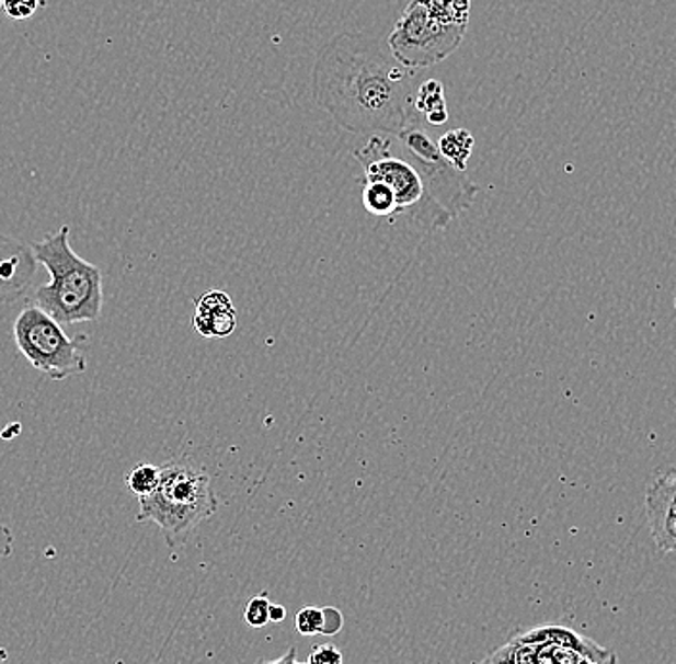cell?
<instances>
[{
  "mask_svg": "<svg viewBox=\"0 0 676 664\" xmlns=\"http://www.w3.org/2000/svg\"><path fill=\"white\" fill-rule=\"evenodd\" d=\"M270 607H272V602L267 595L260 594L252 597L244 609V622L250 628H264L270 622Z\"/></svg>",
  "mask_w": 676,
  "mask_h": 664,
  "instance_id": "cell-17",
  "label": "cell"
},
{
  "mask_svg": "<svg viewBox=\"0 0 676 664\" xmlns=\"http://www.w3.org/2000/svg\"><path fill=\"white\" fill-rule=\"evenodd\" d=\"M364 170V181L389 186L398 204V216H410L428 229H444L451 216L444 211L433 196L420 171L400 150L394 137L371 135L364 147L354 152Z\"/></svg>",
  "mask_w": 676,
  "mask_h": 664,
  "instance_id": "cell-5",
  "label": "cell"
},
{
  "mask_svg": "<svg viewBox=\"0 0 676 664\" xmlns=\"http://www.w3.org/2000/svg\"><path fill=\"white\" fill-rule=\"evenodd\" d=\"M522 643H542V645H558V648L571 649L576 651L578 655H591L592 651H601L598 645H592L591 641H586V638H581L578 633L569 630V628H561V626H542V628H535L530 632L523 633L519 638H515Z\"/></svg>",
  "mask_w": 676,
  "mask_h": 664,
  "instance_id": "cell-11",
  "label": "cell"
},
{
  "mask_svg": "<svg viewBox=\"0 0 676 664\" xmlns=\"http://www.w3.org/2000/svg\"><path fill=\"white\" fill-rule=\"evenodd\" d=\"M296 655H298V653H296V648H290L285 655L277 656V659H273V661H260L257 664H306L298 663V661H296Z\"/></svg>",
  "mask_w": 676,
  "mask_h": 664,
  "instance_id": "cell-22",
  "label": "cell"
},
{
  "mask_svg": "<svg viewBox=\"0 0 676 664\" xmlns=\"http://www.w3.org/2000/svg\"><path fill=\"white\" fill-rule=\"evenodd\" d=\"M469 9V0H412L390 33L387 47L408 70H427L461 47Z\"/></svg>",
  "mask_w": 676,
  "mask_h": 664,
  "instance_id": "cell-4",
  "label": "cell"
},
{
  "mask_svg": "<svg viewBox=\"0 0 676 664\" xmlns=\"http://www.w3.org/2000/svg\"><path fill=\"white\" fill-rule=\"evenodd\" d=\"M160 484V467L150 463H139L127 474V488L137 497H147Z\"/></svg>",
  "mask_w": 676,
  "mask_h": 664,
  "instance_id": "cell-15",
  "label": "cell"
},
{
  "mask_svg": "<svg viewBox=\"0 0 676 664\" xmlns=\"http://www.w3.org/2000/svg\"><path fill=\"white\" fill-rule=\"evenodd\" d=\"M37 265L32 244L0 237V304L20 300L27 293Z\"/></svg>",
  "mask_w": 676,
  "mask_h": 664,
  "instance_id": "cell-9",
  "label": "cell"
},
{
  "mask_svg": "<svg viewBox=\"0 0 676 664\" xmlns=\"http://www.w3.org/2000/svg\"><path fill=\"white\" fill-rule=\"evenodd\" d=\"M287 617V609L283 607V605H273L270 607V622H275V625H279Z\"/></svg>",
  "mask_w": 676,
  "mask_h": 664,
  "instance_id": "cell-23",
  "label": "cell"
},
{
  "mask_svg": "<svg viewBox=\"0 0 676 664\" xmlns=\"http://www.w3.org/2000/svg\"><path fill=\"white\" fill-rule=\"evenodd\" d=\"M295 628L302 636H326V607H302L296 613Z\"/></svg>",
  "mask_w": 676,
  "mask_h": 664,
  "instance_id": "cell-16",
  "label": "cell"
},
{
  "mask_svg": "<svg viewBox=\"0 0 676 664\" xmlns=\"http://www.w3.org/2000/svg\"><path fill=\"white\" fill-rule=\"evenodd\" d=\"M14 551V534L9 526L0 525V563Z\"/></svg>",
  "mask_w": 676,
  "mask_h": 664,
  "instance_id": "cell-21",
  "label": "cell"
},
{
  "mask_svg": "<svg viewBox=\"0 0 676 664\" xmlns=\"http://www.w3.org/2000/svg\"><path fill=\"white\" fill-rule=\"evenodd\" d=\"M14 342L25 359L50 380H66L87 371V357L55 317L35 304L14 321Z\"/></svg>",
  "mask_w": 676,
  "mask_h": 664,
  "instance_id": "cell-7",
  "label": "cell"
},
{
  "mask_svg": "<svg viewBox=\"0 0 676 664\" xmlns=\"http://www.w3.org/2000/svg\"><path fill=\"white\" fill-rule=\"evenodd\" d=\"M218 511V495L203 465L175 457L160 465V484L139 500V523H154L170 548H177L196 526Z\"/></svg>",
  "mask_w": 676,
  "mask_h": 664,
  "instance_id": "cell-3",
  "label": "cell"
},
{
  "mask_svg": "<svg viewBox=\"0 0 676 664\" xmlns=\"http://www.w3.org/2000/svg\"><path fill=\"white\" fill-rule=\"evenodd\" d=\"M413 106L428 125H444L450 117L446 99H444V85L436 79H428L417 87Z\"/></svg>",
  "mask_w": 676,
  "mask_h": 664,
  "instance_id": "cell-12",
  "label": "cell"
},
{
  "mask_svg": "<svg viewBox=\"0 0 676 664\" xmlns=\"http://www.w3.org/2000/svg\"><path fill=\"white\" fill-rule=\"evenodd\" d=\"M675 308H676V296H675Z\"/></svg>",
  "mask_w": 676,
  "mask_h": 664,
  "instance_id": "cell-24",
  "label": "cell"
},
{
  "mask_svg": "<svg viewBox=\"0 0 676 664\" xmlns=\"http://www.w3.org/2000/svg\"><path fill=\"white\" fill-rule=\"evenodd\" d=\"M653 540L661 551H676V469L657 474L645 492Z\"/></svg>",
  "mask_w": 676,
  "mask_h": 664,
  "instance_id": "cell-8",
  "label": "cell"
},
{
  "mask_svg": "<svg viewBox=\"0 0 676 664\" xmlns=\"http://www.w3.org/2000/svg\"><path fill=\"white\" fill-rule=\"evenodd\" d=\"M479 664H517L515 663V643L514 640L505 643L502 648L492 651L486 659H482Z\"/></svg>",
  "mask_w": 676,
  "mask_h": 664,
  "instance_id": "cell-20",
  "label": "cell"
},
{
  "mask_svg": "<svg viewBox=\"0 0 676 664\" xmlns=\"http://www.w3.org/2000/svg\"><path fill=\"white\" fill-rule=\"evenodd\" d=\"M417 71L369 33H339L319 50L311 94L334 124L358 135L397 137L415 117Z\"/></svg>",
  "mask_w": 676,
  "mask_h": 664,
  "instance_id": "cell-1",
  "label": "cell"
},
{
  "mask_svg": "<svg viewBox=\"0 0 676 664\" xmlns=\"http://www.w3.org/2000/svg\"><path fill=\"white\" fill-rule=\"evenodd\" d=\"M362 202L366 206L367 211L375 217H397L398 204L394 194L389 186L375 181H364V193H362Z\"/></svg>",
  "mask_w": 676,
  "mask_h": 664,
  "instance_id": "cell-14",
  "label": "cell"
},
{
  "mask_svg": "<svg viewBox=\"0 0 676 664\" xmlns=\"http://www.w3.org/2000/svg\"><path fill=\"white\" fill-rule=\"evenodd\" d=\"M0 7L12 20H27L37 14L43 2L41 0H0Z\"/></svg>",
  "mask_w": 676,
  "mask_h": 664,
  "instance_id": "cell-18",
  "label": "cell"
},
{
  "mask_svg": "<svg viewBox=\"0 0 676 664\" xmlns=\"http://www.w3.org/2000/svg\"><path fill=\"white\" fill-rule=\"evenodd\" d=\"M70 225L32 242L33 255L50 275L35 293V304L60 324L94 323L104 304L102 270L85 262L70 244Z\"/></svg>",
  "mask_w": 676,
  "mask_h": 664,
  "instance_id": "cell-2",
  "label": "cell"
},
{
  "mask_svg": "<svg viewBox=\"0 0 676 664\" xmlns=\"http://www.w3.org/2000/svg\"><path fill=\"white\" fill-rule=\"evenodd\" d=\"M306 664H344L343 653L333 643H323L311 649Z\"/></svg>",
  "mask_w": 676,
  "mask_h": 664,
  "instance_id": "cell-19",
  "label": "cell"
},
{
  "mask_svg": "<svg viewBox=\"0 0 676 664\" xmlns=\"http://www.w3.org/2000/svg\"><path fill=\"white\" fill-rule=\"evenodd\" d=\"M398 147L408 156V160L417 168L421 178L427 185L433 201L450 214L451 219L471 208L479 186L467 175V171L454 168L444 158L438 142L428 133L427 122L417 116L404 131L398 133Z\"/></svg>",
  "mask_w": 676,
  "mask_h": 664,
  "instance_id": "cell-6",
  "label": "cell"
},
{
  "mask_svg": "<svg viewBox=\"0 0 676 664\" xmlns=\"http://www.w3.org/2000/svg\"><path fill=\"white\" fill-rule=\"evenodd\" d=\"M444 158L458 170L467 171V162L473 154L474 139L467 129H454L436 140Z\"/></svg>",
  "mask_w": 676,
  "mask_h": 664,
  "instance_id": "cell-13",
  "label": "cell"
},
{
  "mask_svg": "<svg viewBox=\"0 0 676 664\" xmlns=\"http://www.w3.org/2000/svg\"><path fill=\"white\" fill-rule=\"evenodd\" d=\"M196 332L204 339H226L237 329V309L233 301L221 290H210L196 300Z\"/></svg>",
  "mask_w": 676,
  "mask_h": 664,
  "instance_id": "cell-10",
  "label": "cell"
}]
</instances>
